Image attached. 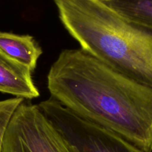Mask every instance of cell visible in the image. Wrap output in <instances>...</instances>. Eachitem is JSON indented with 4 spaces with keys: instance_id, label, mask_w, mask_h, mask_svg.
Segmentation results:
<instances>
[{
    "instance_id": "7a4b0ae2",
    "label": "cell",
    "mask_w": 152,
    "mask_h": 152,
    "mask_svg": "<svg viewBox=\"0 0 152 152\" xmlns=\"http://www.w3.org/2000/svg\"><path fill=\"white\" fill-rule=\"evenodd\" d=\"M59 19L80 48L152 89V53L138 30L102 0H53Z\"/></svg>"
},
{
    "instance_id": "52a82bcc",
    "label": "cell",
    "mask_w": 152,
    "mask_h": 152,
    "mask_svg": "<svg viewBox=\"0 0 152 152\" xmlns=\"http://www.w3.org/2000/svg\"><path fill=\"white\" fill-rule=\"evenodd\" d=\"M127 22L152 29V0H102Z\"/></svg>"
},
{
    "instance_id": "6da1fadb",
    "label": "cell",
    "mask_w": 152,
    "mask_h": 152,
    "mask_svg": "<svg viewBox=\"0 0 152 152\" xmlns=\"http://www.w3.org/2000/svg\"><path fill=\"white\" fill-rule=\"evenodd\" d=\"M53 98L140 148L152 151V89L79 49L62 50L48 75Z\"/></svg>"
},
{
    "instance_id": "9c48e42d",
    "label": "cell",
    "mask_w": 152,
    "mask_h": 152,
    "mask_svg": "<svg viewBox=\"0 0 152 152\" xmlns=\"http://www.w3.org/2000/svg\"><path fill=\"white\" fill-rule=\"evenodd\" d=\"M133 25L138 30L140 36L152 53V29L135 24Z\"/></svg>"
},
{
    "instance_id": "3957f363",
    "label": "cell",
    "mask_w": 152,
    "mask_h": 152,
    "mask_svg": "<svg viewBox=\"0 0 152 152\" xmlns=\"http://www.w3.org/2000/svg\"><path fill=\"white\" fill-rule=\"evenodd\" d=\"M37 105L71 152H149L79 116L52 97Z\"/></svg>"
},
{
    "instance_id": "277c9868",
    "label": "cell",
    "mask_w": 152,
    "mask_h": 152,
    "mask_svg": "<svg viewBox=\"0 0 152 152\" xmlns=\"http://www.w3.org/2000/svg\"><path fill=\"white\" fill-rule=\"evenodd\" d=\"M2 152H71L37 104L24 101L4 137Z\"/></svg>"
},
{
    "instance_id": "8992f818",
    "label": "cell",
    "mask_w": 152,
    "mask_h": 152,
    "mask_svg": "<svg viewBox=\"0 0 152 152\" xmlns=\"http://www.w3.org/2000/svg\"><path fill=\"white\" fill-rule=\"evenodd\" d=\"M0 50L8 57L28 67L32 72L42 53L41 48L30 35L0 31Z\"/></svg>"
},
{
    "instance_id": "ba28073f",
    "label": "cell",
    "mask_w": 152,
    "mask_h": 152,
    "mask_svg": "<svg viewBox=\"0 0 152 152\" xmlns=\"http://www.w3.org/2000/svg\"><path fill=\"white\" fill-rule=\"evenodd\" d=\"M24 101V99L14 97L0 100V152L5 133L9 123L18 106Z\"/></svg>"
},
{
    "instance_id": "5b68a950",
    "label": "cell",
    "mask_w": 152,
    "mask_h": 152,
    "mask_svg": "<svg viewBox=\"0 0 152 152\" xmlns=\"http://www.w3.org/2000/svg\"><path fill=\"white\" fill-rule=\"evenodd\" d=\"M30 69L0 50V92L31 99L39 96Z\"/></svg>"
}]
</instances>
